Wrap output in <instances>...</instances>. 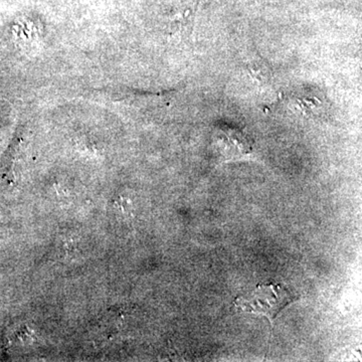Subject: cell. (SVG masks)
Segmentation results:
<instances>
[{
  "label": "cell",
  "mask_w": 362,
  "mask_h": 362,
  "mask_svg": "<svg viewBox=\"0 0 362 362\" xmlns=\"http://www.w3.org/2000/svg\"><path fill=\"white\" fill-rule=\"evenodd\" d=\"M295 298L285 285L269 283L257 286L247 296L238 297L233 304L240 310L268 317L272 321Z\"/></svg>",
  "instance_id": "cell-1"
},
{
  "label": "cell",
  "mask_w": 362,
  "mask_h": 362,
  "mask_svg": "<svg viewBox=\"0 0 362 362\" xmlns=\"http://www.w3.org/2000/svg\"><path fill=\"white\" fill-rule=\"evenodd\" d=\"M218 139L221 153L225 154V156H245L252 149L249 137L240 130L221 131Z\"/></svg>",
  "instance_id": "cell-2"
}]
</instances>
